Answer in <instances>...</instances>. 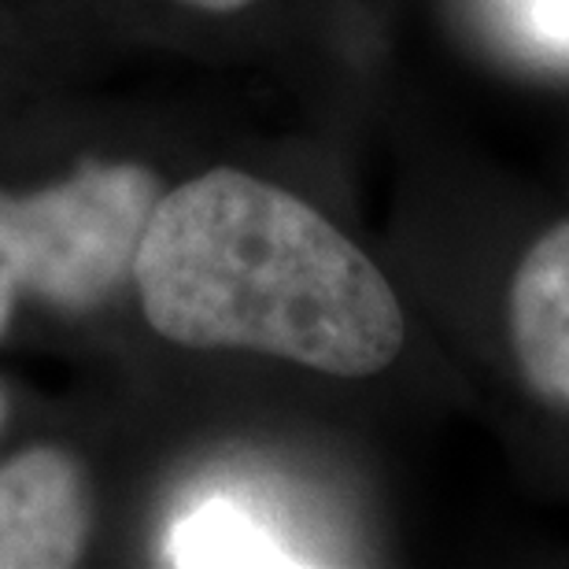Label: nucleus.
I'll return each instance as SVG.
<instances>
[{"label": "nucleus", "mask_w": 569, "mask_h": 569, "mask_svg": "<svg viewBox=\"0 0 569 569\" xmlns=\"http://www.w3.org/2000/svg\"><path fill=\"white\" fill-rule=\"evenodd\" d=\"M133 281L148 326L174 345L263 351L333 378L385 370L407 337L362 248L311 203L230 167L159 192Z\"/></svg>", "instance_id": "nucleus-1"}, {"label": "nucleus", "mask_w": 569, "mask_h": 569, "mask_svg": "<svg viewBox=\"0 0 569 569\" xmlns=\"http://www.w3.org/2000/svg\"><path fill=\"white\" fill-rule=\"evenodd\" d=\"M159 181L138 163H82L60 186L0 192V337L19 296L93 311L133 278Z\"/></svg>", "instance_id": "nucleus-2"}, {"label": "nucleus", "mask_w": 569, "mask_h": 569, "mask_svg": "<svg viewBox=\"0 0 569 569\" xmlns=\"http://www.w3.org/2000/svg\"><path fill=\"white\" fill-rule=\"evenodd\" d=\"M86 477L60 448L0 462V569H63L86 548Z\"/></svg>", "instance_id": "nucleus-3"}, {"label": "nucleus", "mask_w": 569, "mask_h": 569, "mask_svg": "<svg viewBox=\"0 0 569 569\" xmlns=\"http://www.w3.org/2000/svg\"><path fill=\"white\" fill-rule=\"evenodd\" d=\"M510 345L529 389L569 411V222L551 226L510 281Z\"/></svg>", "instance_id": "nucleus-4"}, {"label": "nucleus", "mask_w": 569, "mask_h": 569, "mask_svg": "<svg viewBox=\"0 0 569 569\" xmlns=\"http://www.w3.org/2000/svg\"><path fill=\"white\" fill-rule=\"evenodd\" d=\"M163 562L178 569L311 566L267 518L233 496H208L192 503L167 529Z\"/></svg>", "instance_id": "nucleus-5"}, {"label": "nucleus", "mask_w": 569, "mask_h": 569, "mask_svg": "<svg viewBox=\"0 0 569 569\" xmlns=\"http://www.w3.org/2000/svg\"><path fill=\"white\" fill-rule=\"evenodd\" d=\"M499 44L521 60L569 71V0H481Z\"/></svg>", "instance_id": "nucleus-6"}, {"label": "nucleus", "mask_w": 569, "mask_h": 569, "mask_svg": "<svg viewBox=\"0 0 569 569\" xmlns=\"http://www.w3.org/2000/svg\"><path fill=\"white\" fill-rule=\"evenodd\" d=\"M192 8H203V11H219V16H230V11H241L248 4H256V0H186Z\"/></svg>", "instance_id": "nucleus-7"}, {"label": "nucleus", "mask_w": 569, "mask_h": 569, "mask_svg": "<svg viewBox=\"0 0 569 569\" xmlns=\"http://www.w3.org/2000/svg\"><path fill=\"white\" fill-rule=\"evenodd\" d=\"M4 415H8V403H4V392H0V426H4Z\"/></svg>", "instance_id": "nucleus-8"}]
</instances>
